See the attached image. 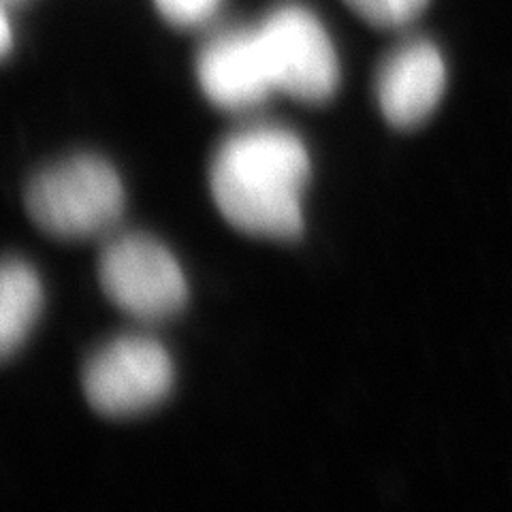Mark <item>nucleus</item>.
Wrapping results in <instances>:
<instances>
[{"mask_svg":"<svg viewBox=\"0 0 512 512\" xmlns=\"http://www.w3.org/2000/svg\"><path fill=\"white\" fill-rule=\"evenodd\" d=\"M306 143L284 126L237 131L214 154L212 197L235 229L254 237L293 239L303 231V192L310 182Z\"/></svg>","mask_w":512,"mask_h":512,"instance_id":"obj_1","label":"nucleus"},{"mask_svg":"<svg viewBox=\"0 0 512 512\" xmlns=\"http://www.w3.org/2000/svg\"><path fill=\"white\" fill-rule=\"evenodd\" d=\"M24 203L41 231L77 242L114 235L126 195L118 171L105 158L77 154L41 169L28 182Z\"/></svg>","mask_w":512,"mask_h":512,"instance_id":"obj_2","label":"nucleus"},{"mask_svg":"<svg viewBox=\"0 0 512 512\" xmlns=\"http://www.w3.org/2000/svg\"><path fill=\"white\" fill-rule=\"evenodd\" d=\"M96 271L107 299L143 323H163L186 306L184 269L152 235L137 231L109 235Z\"/></svg>","mask_w":512,"mask_h":512,"instance_id":"obj_3","label":"nucleus"},{"mask_svg":"<svg viewBox=\"0 0 512 512\" xmlns=\"http://www.w3.org/2000/svg\"><path fill=\"white\" fill-rule=\"evenodd\" d=\"M175 367L167 348L143 333H122L96 348L84 365L88 404L105 416H137L165 402Z\"/></svg>","mask_w":512,"mask_h":512,"instance_id":"obj_4","label":"nucleus"},{"mask_svg":"<svg viewBox=\"0 0 512 512\" xmlns=\"http://www.w3.org/2000/svg\"><path fill=\"white\" fill-rule=\"evenodd\" d=\"M274 88L323 103L340 86V60L329 32L301 5H282L256 26Z\"/></svg>","mask_w":512,"mask_h":512,"instance_id":"obj_5","label":"nucleus"},{"mask_svg":"<svg viewBox=\"0 0 512 512\" xmlns=\"http://www.w3.org/2000/svg\"><path fill=\"white\" fill-rule=\"evenodd\" d=\"M197 77L207 99L231 111L261 105L276 92L256 26L222 32L207 43L197 62Z\"/></svg>","mask_w":512,"mask_h":512,"instance_id":"obj_6","label":"nucleus"},{"mask_svg":"<svg viewBox=\"0 0 512 512\" xmlns=\"http://www.w3.org/2000/svg\"><path fill=\"white\" fill-rule=\"evenodd\" d=\"M446 86V67L438 47L408 41L380 64L376 94L384 118L397 128L423 124L438 107Z\"/></svg>","mask_w":512,"mask_h":512,"instance_id":"obj_7","label":"nucleus"},{"mask_svg":"<svg viewBox=\"0 0 512 512\" xmlns=\"http://www.w3.org/2000/svg\"><path fill=\"white\" fill-rule=\"evenodd\" d=\"M43 310V284L24 259H7L0 271V352H18Z\"/></svg>","mask_w":512,"mask_h":512,"instance_id":"obj_8","label":"nucleus"},{"mask_svg":"<svg viewBox=\"0 0 512 512\" xmlns=\"http://www.w3.org/2000/svg\"><path fill=\"white\" fill-rule=\"evenodd\" d=\"M346 3L370 24L393 28L412 22L429 0H346Z\"/></svg>","mask_w":512,"mask_h":512,"instance_id":"obj_9","label":"nucleus"},{"mask_svg":"<svg viewBox=\"0 0 512 512\" xmlns=\"http://www.w3.org/2000/svg\"><path fill=\"white\" fill-rule=\"evenodd\" d=\"M220 0H156L160 13L173 24L192 26L210 18Z\"/></svg>","mask_w":512,"mask_h":512,"instance_id":"obj_10","label":"nucleus"},{"mask_svg":"<svg viewBox=\"0 0 512 512\" xmlns=\"http://www.w3.org/2000/svg\"><path fill=\"white\" fill-rule=\"evenodd\" d=\"M9 47H11V28H9V18H7V13L3 15V52L7 54L9 52Z\"/></svg>","mask_w":512,"mask_h":512,"instance_id":"obj_11","label":"nucleus"}]
</instances>
